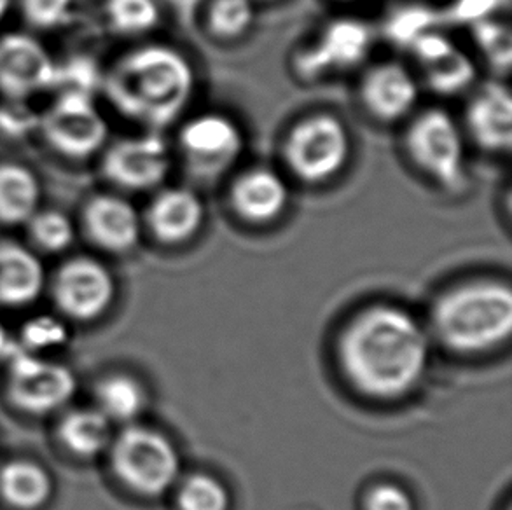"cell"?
I'll return each mask as SVG.
<instances>
[{"mask_svg":"<svg viewBox=\"0 0 512 510\" xmlns=\"http://www.w3.org/2000/svg\"><path fill=\"white\" fill-rule=\"evenodd\" d=\"M429 336L411 313L374 306L346 327L340 359L348 380L374 399L411 392L429 366Z\"/></svg>","mask_w":512,"mask_h":510,"instance_id":"obj_1","label":"cell"},{"mask_svg":"<svg viewBox=\"0 0 512 510\" xmlns=\"http://www.w3.org/2000/svg\"><path fill=\"white\" fill-rule=\"evenodd\" d=\"M112 104L147 131L175 125L194 97L191 62L167 44H146L121 56L104 79Z\"/></svg>","mask_w":512,"mask_h":510,"instance_id":"obj_2","label":"cell"},{"mask_svg":"<svg viewBox=\"0 0 512 510\" xmlns=\"http://www.w3.org/2000/svg\"><path fill=\"white\" fill-rule=\"evenodd\" d=\"M432 324L437 338L451 350H490L511 334V290L497 282L467 283L450 290L437 301Z\"/></svg>","mask_w":512,"mask_h":510,"instance_id":"obj_3","label":"cell"},{"mask_svg":"<svg viewBox=\"0 0 512 510\" xmlns=\"http://www.w3.org/2000/svg\"><path fill=\"white\" fill-rule=\"evenodd\" d=\"M352 152L350 131L329 112L298 119L285 133L282 158L294 179L308 186L333 180L343 172Z\"/></svg>","mask_w":512,"mask_h":510,"instance_id":"obj_4","label":"cell"},{"mask_svg":"<svg viewBox=\"0 0 512 510\" xmlns=\"http://www.w3.org/2000/svg\"><path fill=\"white\" fill-rule=\"evenodd\" d=\"M404 149L411 163L441 189L450 193L464 189V131L450 112L439 107L418 112L404 133Z\"/></svg>","mask_w":512,"mask_h":510,"instance_id":"obj_5","label":"cell"},{"mask_svg":"<svg viewBox=\"0 0 512 510\" xmlns=\"http://www.w3.org/2000/svg\"><path fill=\"white\" fill-rule=\"evenodd\" d=\"M109 455L119 481L139 495L158 497L177 483L179 453L167 435L154 428L126 425L114 435Z\"/></svg>","mask_w":512,"mask_h":510,"instance_id":"obj_6","label":"cell"},{"mask_svg":"<svg viewBox=\"0 0 512 510\" xmlns=\"http://www.w3.org/2000/svg\"><path fill=\"white\" fill-rule=\"evenodd\" d=\"M243 131L235 119L203 112L187 119L177 135V152L184 172L198 184H215L242 158Z\"/></svg>","mask_w":512,"mask_h":510,"instance_id":"obj_7","label":"cell"},{"mask_svg":"<svg viewBox=\"0 0 512 510\" xmlns=\"http://www.w3.org/2000/svg\"><path fill=\"white\" fill-rule=\"evenodd\" d=\"M373 41V28L366 21L357 18L329 21L317 37L292 56V70L305 83L345 74L366 62Z\"/></svg>","mask_w":512,"mask_h":510,"instance_id":"obj_8","label":"cell"},{"mask_svg":"<svg viewBox=\"0 0 512 510\" xmlns=\"http://www.w3.org/2000/svg\"><path fill=\"white\" fill-rule=\"evenodd\" d=\"M76 392V376L62 362L21 350L7 355V395L23 413H58Z\"/></svg>","mask_w":512,"mask_h":510,"instance_id":"obj_9","label":"cell"},{"mask_svg":"<svg viewBox=\"0 0 512 510\" xmlns=\"http://www.w3.org/2000/svg\"><path fill=\"white\" fill-rule=\"evenodd\" d=\"M170 145L156 131L125 137L105 149V179L130 193L158 191L172 172Z\"/></svg>","mask_w":512,"mask_h":510,"instance_id":"obj_10","label":"cell"},{"mask_svg":"<svg viewBox=\"0 0 512 510\" xmlns=\"http://www.w3.org/2000/svg\"><path fill=\"white\" fill-rule=\"evenodd\" d=\"M48 144L63 156L86 159L104 149L109 125L93 97L60 93L39 119Z\"/></svg>","mask_w":512,"mask_h":510,"instance_id":"obj_11","label":"cell"},{"mask_svg":"<svg viewBox=\"0 0 512 510\" xmlns=\"http://www.w3.org/2000/svg\"><path fill=\"white\" fill-rule=\"evenodd\" d=\"M53 296L63 315L77 322H91L105 315L116 299L111 269L91 257H76L58 269Z\"/></svg>","mask_w":512,"mask_h":510,"instance_id":"obj_12","label":"cell"},{"mask_svg":"<svg viewBox=\"0 0 512 510\" xmlns=\"http://www.w3.org/2000/svg\"><path fill=\"white\" fill-rule=\"evenodd\" d=\"M58 65L35 37L20 32L0 37V91L9 100L35 97L55 88Z\"/></svg>","mask_w":512,"mask_h":510,"instance_id":"obj_13","label":"cell"},{"mask_svg":"<svg viewBox=\"0 0 512 510\" xmlns=\"http://www.w3.org/2000/svg\"><path fill=\"white\" fill-rule=\"evenodd\" d=\"M408 51L415 58L423 83L441 97L464 93L478 76L471 56L448 39L443 30L423 34L409 46Z\"/></svg>","mask_w":512,"mask_h":510,"instance_id":"obj_14","label":"cell"},{"mask_svg":"<svg viewBox=\"0 0 512 510\" xmlns=\"http://www.w3.org/2000/svg\"><path fill=\"white\" fill-rule=\"evenodd\" d=\"M418 95L416 77L399 62L376 63L360 79V104L378 123L390 125L408 118Z\"/></svg>","mask_w":512,"mask_h":510,"instance_id":"obj_15","label":"cell"},{"mask_svg":"<svg viewBox=\"0 0 512 510\" xmlns=\"http://www.w3.org/2000/svg\"><path fill=\"white\" fill-rule=\"evenodd\" d=\"M289 200L291 191L284 177L268 166H252L238 173L228 191L229 207L249 224L278 221Z\"/></svg>","mask_w":512,"mask_h":510,"instance_id":"obj_16","label":"cell"},{"mask_svg":"<svg viewBox=\"0 0 512 510\" xmlns=\"http://www.w3.org/2000/svg\"><path fill=\"white\" fill-rule=\"evenodd\" d=\"M465 131L488 154H507L512 147V97L506 84L492 81L472 95L465 109Z\"/></svg>","mask_w":512,"mask_h":510,"instance_id":"obj_17","label":"cell"},{"mask_svg":"<svg viewBox=\"0 0 512 510\" xmlns=\"http://www.w3.org/2000/svg\"><path fill=\"white\" fill-rule=\"evenodd\" d=\"M205 222V203L191 187H161L149 203L144 226L165 245H180L198 235Z\"/></svg>","mask_w":512,"mask_h":510,"instance_id":"obj_18","label":"cell"},{"mask_svg":"<svg viewBox=\"0 0 512 510\" xmlns=\"http://www.w3.org/2000/svg\"><path fill=\"white\" fill-rule=\"evenodd\" d=\"M84 226L95 245L111 254H126L140 242L144 221L139 210L118 194H100L88 203Z\"/></svg>","mask_w":512,"mask_h":510,"instance_id":"obj_19","label":"cell"},{"mask_svg":"<svg viewBox=\"0 0 512 510\" xmlns=\"http://www.w3.org/2000/svg\"><path fill=\"white\" fill-rule=\"evenodd\" d=\"M48 275L39 255L16 242L0 243V304L25 308L46 289Z\"/></svg>","mask_w":512,"mask_h":510,"instance_id":"obj_20","label":"cell"},{"mask_svg":"<svg viewBox=\"0 0 512 510\" xmlns=\"http://www.w3.org/2000/svg\"><path fill=\"white\" fill-rule=\"evenodd\" d=\"M112 428L114 425L97 407H79L63 414L58 437L72 455L90 460L109 451L116 435Z\"/></svg>","mask_w":512,"mask_h":510,"instance_id":"obj_21","label":"cell"},{"mask_svg":"<svg viewBox=\"0 0 512 510\" xmlns=\"http://www.w3.org/2000/svg\"><path fill=\"white\" fill-rule=\"evenodd\" d=\"M55 491L48 470L32 460H13L0 469V497L16 510H39Z\"/></svg>","mask_w":512,"mask_h":510,"instance_id":"obj_22","label":"cell"},{"mask_svg":"<svg viewBox=\"0 0 512 510\" xmlns=\"http://www.w3.org/2000/svg\"><path fill=\"white\" fill-rule=\"evenodd\" d=\"M41 184L32 170L18 163L0 165V222L28 224L41 210Z\"/></svg>","mask_w":512,"mask_h":510,"instance_id":"obj_23","label":"cell"},{"mask_svg":"<svg viewBox=\"0 0 512 510\" xmlns=\"http://www.w3.org/2000/svg\"><path fill=\"white\" fill-rule=\"evenodd\" d=\"M146 390L128 374H111L95 390V407L112 425H133L146 409Z\"/></svg>","mask_w":512,"mask_h":510,"instance_id":"obj_24","label":"cell"},{"mask_svg":"<svg viewBox=\"0 0 512 510\" xmlns=\"http://www.w3.org/2000/svg\"><path fill=\"white\" fill-rule=\"evenodd\" d=\"M201 16L215 41H238L254 25L256 0H208Z\"/></svg>","mask_w":512,"mask_h":510,"instance_id":"obj_25","label":"cell"},{"mask_svg":"<svg viewBox=\"0 0 512 510\" xmlns=\"http://www.w3.org/2000/svg\"><path fill=\"white\" fill-rule=\"evenodd\" d=\"M434 30H443L437 7L425 4L397 7L383 21V34L397 48L408 49L418 37Z\"/></svg>","mask_w":512,"mask_h":510,"instance_id":"obj_26","label":"cell"},{"mask_svg":"<svg viewBox=\"0 0 512 510\" xmlns=\"http://www.w3.org/2000/svg\"><path fill=\"white\" fill-rule=\"evenodd\" d=\"M469 30L472 41L493 74L506 77L512 65V32L509 23L492 16L472 23Z\"/></svg>","mask_w":512,"mask_h":510,"instance_id":"obj_27","label":"cell"},{"mask_svg":"<svg viewBox=\"0 0 512 510\" xmlns=\"http://www.w3.org/2000/svg\"><path fill=\"white\" fill-rule=\"evenodd\" d=\"M105 14L112 30L125 37L151 34L160 25V0H107Z\"/></svg>","mask_w":512,"mask_h":510,"instance_id":"obj_28","label":"cell"},{"mask_svg":"<svg viewBox=\"0 0 512 510\" xmlns=\"http://www.w3.org/2000/svg\"><path fill=\"white\" fill-rule=\"evenodd\" d=\"M30 236L39 249L60 254L76 240V228L67 214L60 210H39L28 221Z\"/></svg>","mask_w":512,"mask_h":510,"instance_id":"obj_29","label":"cell"},{"mask_svg":"<svg viewBox=\"0 0 512 510\" xmlns=\"http://www.w3.org/2000/svg\"><path fill=\"white\" fill-rule=\"evenodd\" d=\"M180 510H229V493L208 474H193L177 486Z\"/></svg>","mask_w":512,"mask_h":510,"instance_id":"obj_30","label":"cell"},{"mask_svg":"<svg viewBox=\"0 0 512 510\" xmlns=\"http://www.w3.org/2000/svg\"><path fill=\"white\" fill-rule=\"evenodd\" d=\"M67 343V329L53 317H37L23 331L21 352L48 357L49 350Z\"/></svg>","mask_w":512,"mask_h":510,"instance_id":"obj_31","label":"cell"},{"mask_svg":"<svg viewBox=\"0 0 512 510\" xmlns=\"http://www.w3.org/2000/svg\"><path fill=\"white\" fill-rule=\"evenodd\" d=\"M502 2L504 0H451L446 6L437 7L441 28L455 25L471 27L476 21L495 16Z\"/></svg>","mask_w":512,"mask_h":510,"instance_id":"obj_32","label":"cell"},{"mask_svg":"<svg viewBox=\"0 0 512 510\" xmlns=\"http://www.w3.org/2000/svg\"><path fill=\"white\" fill-rule=\"evenodd\" d=\"M21 4L27 20L42 30L63 27L74 9V0H21Z\"/></svg>","mask_w":512,"mask_h":510,"instance_id":"obj_33","label":"cell"},{"mask_svg":"<svg viewBox=\"0 0 512 510\" xmlns=\"http://www.w3.org/2000/svg\"><path fill=\"white\" fill-rule=\"evenodd\" d=\"M367 510H413V500L406 490L397 484H378L369 491Z\"/></svg>","mask_w":512,"mask_h":510,"instance_id":"obj_34","label":"cell"},{"mask_svg":"<svg viewBox=\"0 0 512 510\" xmlns=\"http://www.w3.org/2000/svg\"><path fill=\"white\" fill-rule=\"evenodd\" d=\"M160 2L172 11L173 18L179 21L182 27H193L208 0H160Z\"/></svg>","mask_w":512,"mask_h":510,"instance_id":"obj_35","label":"cell"},{"mask_svg":"<svg viewBox=\"0 0 512 510\" xmlns=\"http://www.w3.org/2000/svg\"><path fill=\"white\" fill-rule=\"evenodd\" d=\"M9 346H11V341H9L6 325L0 320V359H4L11 353L9 352Z\"/></svg>","mask_w":512,"mask_h":510,"instance_id":"obj_36","label":"cell"},{"mask_svg":"<svg viewBox=\"0 0 512 510\" xmlns=\"http://www.w3.org/2000/svg\"><path fill=\"white\" fill-rule=\"evenodd\" d=\"M9 7H11V0H0V20L6 16Z\"/></svg>","mask_w":512,"mask_h":510,"instance_id":"obj_37","label":"cell"}]
</instances>
